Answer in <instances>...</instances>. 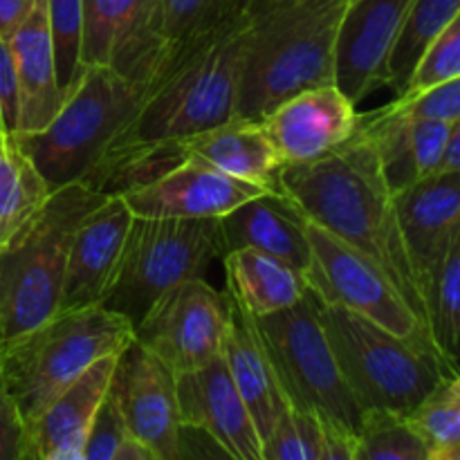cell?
I'll list each match as a JSON object with an SVG mask.
<instances>
[{
    "mask_svg": "<svg viewBox=\"0 0 460 460\" xmlns=\"http://www.w3.org/2000/svg\"><path fill=\"white\" fill-rule=\"evenodd\" d=\"M277 191L290 198L310 220L371 259L427 326L425 301L400 232L394 191L376 148L358 128L353 137L319 160L283 164Z\"/></svg>",
    "mask_w": 460,
    "mask_h": 460,
    "instance_id": "1",
    "label": "cell"
},
{
    "mask_svg": "<svg viewBox=\"0 0 460 460\" xmlns=\"http://www.w3.org/2000/svg\"><path fill=\"white\" fill-rule=\"evenodd\" d=\"M250 7L252 3L211 30L166 43L139 84L133 115L111 146L182 142L236 115Z\"/></svg>",
    "mask_w": 460,
    "mask_h": 460,
    "instance_id": "2",
    "label": "cell"
},
{
    "mask_svg": "<svg viewBox=\"0 0 460 460\" xmlns=\"http://www.w3.org/2000/svg\"><path fill=\"white\" fill-rule=\"evenodd\" d=\"M346 4L349 0H252L234 117L261 121L286 99L335 84Z\"/></svg>",
    "mask_w": 460,
    "mask_h": 460,
    "instance_id": "3",
    "label": "cell"
},
{
    "mask_svg": "<svg viewBox=\"0 0 460 460\" xmlns=\"http://www.w3.org/2000/svg\"><path fill=\"white\" fill-rule=\"evenodd\" d=\"M341 377L364 413L407 418L445 377L458 376L427 337H402L350 310L319 301Z\"/></svg>",
    "mask_w": 460,
    "mask_h": 460,
    "instance_id": "4",
    "label": "cell"
},
{
    "mask_svg": "<svg viewBox=\"0 0 460 460\" xmlns=\"http://www.w3.org/2000/svg\"><path fill=\"white\" fill-rule=\"evenodd\" d=\"M135 326L106 305L57 313L0 349V382L30 427L85 368L133 341Z\"/></svg>",
    "mask_w": 460,
    "mask_h": 460,
    "instance_id": "5",
    "label": "cell"
},
{
    "mask_svg": "<svg viewBox=\"0 0 460 460\" xmlns=\"http://www.w3.org/2000/svg\"><path fill=\"white\" fill-rule=\"evenodd\" d=\"M102 200L84 182L54 189L30 227L0 252V349L58 313L72 234Z\"/></svg>",
    "mask_w": 460,
    "mask_h": 460,
    "instance_id": "6",
    "label": "cell"
},
{
    "mask_svg": "<svg viewBox=\"0 0 460 460\" xmlns=\"http://www.w3.org/2000/svg\"><path fill=\"white\" fill-rule=\"evenodd\" d=\"M137 97L139 84L112 67L90 66L45 128L16 135L49 191L81 182L130 119Z\"/></svg>",
    "mask_w": 460,
    "mask_h": 460,
    "instance_id": "7",
    "label": "cell"
},
{
    "mask_svg": "<svg viewBox=\"0 0 460 460\" xmlns=\"http://www.w3.org/2000/svg\"><path fill=\"white\" fill-rule=\"evenodd\" d=\"M252 319L288 404L358 436L364 411L337 367L314 292L308 290L290 308Z\"/></svg>",
    "mask_w": 460,
    "mask_h": 460,
    "instance_id": "8",
    "label": "cell"
},
{
    "mask_svg": "<svg viewBox=\"0 0 460 460\" xmlns=\"http://www.w3.org/2000/svg\"><path fill=\"white\" fill-rule=\"evenodd\" d=\"M225 256L218 218H142L133 216L119 265L102 305L137 326L153 301L189 279H202Z\"/></svg>",
    "mask_w": 460,
    "mask_h": 460,
    "instance_id": "9",
    "label": "cell"
},
{
    "mask_svg": "<svg viewBox=\"0 0 460 460\" xmlns=\"http://www.w3.org/2000/svg\"><path fill=\"white\" fill-rule=\"evenodd\" d=\"M304 229L310 247L305 281L322 304L350 310L395 335L431 340L425 322L409 308L402 295L371 259L305 214Z\"/></svg>",
    "mask_w": 460,
    "mask_h": 460,
    "instance_id": "10",
    "label": "cell"
},
{
    "mask_svg": "<svg viewBox=\"0 0 460 460\" xmlns=\"http://www.w3.org/2000/svg\"><path fill=\"white\" fill-rule=\"evenodd\" d=\"M225 326V295L205 279H189L153 301L135 326V340L173 376H182L220 358Z\"/></svg>",
    "mask_w": 460,
    "mask_h": 460,
    "instance_id": "11",
    "label": "cell"
},
{
    "mask_svg": "<svg viewBox=\"0 0 460 460\" xmlns=\"http://www.w3.org/2000/svg\"><path fill=\"white\" fill-rule=\"evenodd\" d=\"M111 395L130 438L144 445L157 460H178L182 422L175 376L135 337L117 355Z\"/></svg>",
    "mask_w": 460,
    "mask_h": 460,
    "instance_id": "12",
    "label": "cell"
},
{
    "mask_svg": "<svg viewBox=\"0 0 460 460\" xmlns=\"http://www.w3.org/2000/svg\"><path fill=\"white\" fill-rule=\"evenodd\" d=\"M413 0H349L337 34L335 85L358 106L386 85V61Z\"/></svg>",
    "mask_w": 460,
    "mask_h": 460,
    "instance_id": "13",
    "label": "cell"
},
{
    "mask_svg": "<svg viewBox=\"0 0 460 460\" xmlns=\"http://www.w3.org/2000/svg\"><path fill=\"white\" fill-rule=\"evenodd\" d=\"M358 115V106L332 84L286 99L261 121L283 164H308L353 137Z\"/></svg>",
    "mask_w": 460,
    "mask_h": 460,
    "instance_id": "14",
    "label": "cell"
},
{
    "mask_svg": "<svg viewBox=\"0 0 460 460\" xmlns=\"http://www.w3.org/2000/svg\"><path fill=\"white\" fill-rule=\"evenodd\" d=\"M130 220L133 211L119 196L103 198L81 218L67 250L58 313L103 304L119 265Z\"/></svg>",
    "mask_w": 460,
    "mask_h": 460,
    "instance_id": "15",
    "label": "cell"
},
{
    "mask_svg": "<svg viewBox=\"0 0 460 460\" xmlns=\"http://www.w3.org/2000/svg\"><path fill=\"white\" fill-rule=\"evenodd\" d=\"M270 189L243 182L187 155L148 187L124 198L133 216L142 218H223L243 202Z\"/></svg>",
    "mask_w": 460,
    "mask_h": 460,
    "instance_id": "16",
    "label": "cell"
},
{
    "mask_svg": "<svg viewBox=\"0 0 460 460\" xmlns=\"http://www.w3.org/2000/svg\"><path fill=\"white\" fill-rule=\"evenodd\" d=\"M153 0H81V63L142 84L164 45L148 30Z\"/></svg>",
    "mask_w": 460,
    "mask_h": 460,
    "instance_id": "17",
    "label": "cell"
},
{
    "mask_svg": "<svg viewBox=\"0 0 460 460\" xmlns=\"http://www.w3.org/2000/svg\"><path fill=\"white\" fill-rule=\"evenodd\" d=\"M400 232L420 295L460 241V173L427 175L394 196Z\"/></svg>",
    "mask_w": 460,
    "mask_h": 460,
    "instance_id": "18",
    "label": "cell"
},
{
    "mask_svg": "<svg viewBox=\"0 0 460 460\" xmlns=\"http://www.w3.org/2000/svg\"><path fill=\"white\" fill-rule=\"evenodd\" d=\"M180 422L207 431L238 460H263V440L223 358L175 376Z\"/></svg>",
    "mask_w": 460,
    "mask_h": 460,
    "instance_id": "19",
    "label": "cell"
},
{
    "mask_svg": "<svg viewBox=\"0 0 460 460\" xmlns=\"http://www.w3.org/2000/svg\"><path fill=\"white\" fill-rule=\"evenodd\" d=\"M225 301H227V326H225L220 358L254 420L261 440H265L290 404L274 376L272 362L256 332L252 314L229 292H225Z\"/></svg>",
    "mask_w": 460,
    "mask_h": 460,
    "instance_id": "20",
    "label": "cell"
},
{
    "mask_svg": "<svg viewBox=\"0 0 460 460\" xmlns=\"http://www.w3.org/2000/svg\"><path fill=\"white\" fill-rule=\"evenodd\" d=\"M225 252L250 247L274 256L305 274L310 247L305 241L304 211L281 191H265L218 218Z\"/></svg>",
    "mask_w": 460,
    "mask_h": 460,
    "instance_id": "21",
    "label": "cell"
},
{
    "mask_svg": "<svg viewBox=\"0 0 460 460\" xmlns=\"http://www.w3.org/2000/svg\"><path fill=\"white\" fill-rule=\"evenodd\" d=\"M18 79V133H39L63 103L57 81L48 0H36L27 21L9 40Z\"/></svg>",
    "mask_w": 460,
    "mask_h": 460,
    "instance_id": "22",
    "label": "cell"
},
{
    "mask_svg": "<svg viewBox=\"0 0 460 460\" xmlns=\"http://www.w3.org/2000/svg\"><path fill=\"white\" fill-rule=\"evenodd\" d=\"M119 355V353H117ZM117 355L97 359L85 368L30 427L27 436L40 458L52 454L84 452L85 438L111 391Z\"/></svg>",
    "mask_w": 460,
    "mask_h": 460,
    "instance_id": "23",
    "label": "cell"
},
{
    "mask_svg": "<svg viewBox=\"0 0 460 460\" xmlns=\"http://www.w3.org/2000/svg\"><path fill=\"white\" fill-rule=\"evenodd\" d=\"M187 155L207 162L214 169L274 191L283 162L274 148L263 121L232 117L225 124L184 139Z\"/></svg>",
    "mask_w": 460,
    "mask_h": 460,
    "instance_id": "24",
    "label": "cell"
},
{
    "mask_svg": "<svg viewBox=\"0 0 460 460\" xmlns=\"http://www.w3.org/2000/svg\"><path fill=\"white\" fill-rule=\"evenodd\" d=\"M227 292L252 317H265L295 305L310 290L305 274L250 247L225 252Z\"/></svg>",
    "mask_w": 460,
    "mask_h": 460,
    "instance_id": "25",
    "label": "cell"
},
{
    "mask_svg": "<svg viewBox=\"0 0 460 460\" xmlns=\"http://www.w3.org/2000/svg\"><path fill=\"white\" fill-rule=\"evenodd\" d=\"M187 157L182 142L124 144L103 151L81 182L103 198H126L148 187Z\"/></svg>",
    "mask_w": 460,
    "mask_h": 460,
    "instance_id": "26",
    "label": "cell"
},
{
    "mask_svg": "<svg viewBox=\"0 0 460 460\" xmlns=\"http://www.w3.org/2000/svg\"><path fill=\"white\" fill-rule=\"evenodd\" d=\"M49 193L16 135L0 133V252L30 227Z\"/></svg>",
    "mask_w": 460,
    "mask_h": 460,
    "instance_id": "27",
    "label": "cell"
},
{
    "mask_svg": "<svg viewBox=\"0 0 460 460\" xmlns=\"http://www.w3.org/2000/svg\"><path fill=\"white\" fill-rule=\"evenodd\" d=\"M458 16L460 0H413L386 61V85L395 97L404 93L418 58L431 40Z\"/></svg>",
    "mask_w": 460,
    "mask_h": 460,
    "instance_id": "28",
    "label": "cell"
},
{
    "mask_svg": "<svg viewBox=\"0 0 460 460\" xmlns=\"http://www.w3.org/2000/svg\"><path fill=\"white\" fill-rule=\"evenodd\" d=\"M429 335L440 353L456 364L460 340V241L449 247L443 263L422 292Z\"/></svg>",
    "mask_w": 460,
    "mask_h": 460,
    "instance_id": "29",
    "label": "cell"
},
{
    "mask_svg": "<svg viewBox=\"0 0 460 460\" xmlns=\"http://www.w3.org/2000/svg\"><path fill=\"white\" fill-rule=\"evenodd\" d=\"M252 0H153L148 30L162 45L229 21Z\"/></svg>",
    "mask_w": 460,
    "mask_h": 460,
    "instance_id": "30",
    "label": "cell"
},
{
    "mask_svg": "<svg viewBox=\"0 0 460 460\" xmlns=\"http://www.w3.org/2000/svg\"><path fill=\"white\" fill-rule=\"evenodd\" d=\"M407 425L429 452L460 445V377L449 376L409 413Z\"/></svg>",
    "mask_w": 460,
    "mask_h": 460,
    "instance_id": "31",
    "label": "cell"
},
{
    "mask_svg": "<svg viewBox=\"0 0 460 460\" xmlns=\"http://www.w3.org/2000/svg\"><path fill=\"white\" fill-rule=\"evenodd\" d=\"M355 460H429V449L404 418L364 413L355 436Z\"/></svg>",
    "mask_w": 460,
    "mask_h": 460,
    "instance_id": "32",
    "label": "cell"
},
{
    "mask_svg": "<svg viewBox=\"0 0 460 460\" xmlns=\"http://www.w3.org/2000/svg\"><path fill=\"white\" fill-rule=\"evenodd\" d=\"M48 18L58 90L66 99L85 72L81 63V0H48Z\"/></svg>",
    "mask_w": 460,
    "mask_h": 460,
    "instance_id": "33",
    "label": "cell"
},
{
    "mask_svg": "<svg viewBox=\"0 0 460 460\" xmlns=\"http://www.w3.org/2000/svg\"><path fill=\"white\" fill-rule=\"evenodd\" d=\"M322 427L313 413L288 407L263 440V460H317Z\"/></svg>",
    "mask_w": 460,
    "mask_h": 460,
    "instance_id": "34",
    "label": "cell"
},
{
    "mask_svg": "<svg viewBox=\"0 0 460 460\" xmlns=\"http://www.w3.org/2000/svg\"><path fill=\"white\" fill-rule=\"evenodd\" d=\"M452 79H460V16L454 18L422 52L404 93H422Z\"/></svg>",
    "mask_w": 460,
    "mask_h": 460,
    "instance_id": "35",
    "label": "cell"
},
{
    "mask_svg": "<svg viewBox=\"0 0 460 460\" xmlns=\"http://www.w3.org/2000/svg\"><path fill=\"white\" fill-rule=\"evenodd\" d=\"M126 436L128 434H126L124 418H121L117 402L108 391L106 400H103L102 409H99L97 418L90 427L88 438H85L84 460H112Z\"/></svg>",
    "mask_w": 460,
    "mask_h": 460,
    "instance_id": "36",
    "label": "cell"
},
{
    "mask_svg": "<svg viewBox=\"0 0 460 460\" xmlns=\"http://www.w3.org/2000/svg\"><path fill=\"white\" fill-rule=\"evenodd\" d=\"M413 117L429 121H460V79H452L422 93H404Z\"/></svg>",
    "mask_w": 460,
    "mask_h": 460,
    "instance_id": "37",
    "label": "cell"
},
{
    "mask_svg": "<svg viewBox=\"0 0 460 460\" xmlns=\"http://www.w3.org/2000/svg\"><path fill=\"white\" fill-rule=\"evenodd\" d=\"M27 445H30V436H27L25 422L21 420L0 382V460H22Z\"/></svg>",
    "mask_w": 460,
    "mask_h": 460,
    "instance_id": "38",
    "label": "cell"
},
{
    "mask_svg": "<svg viewBox=\"0 0 460 460\" xmlns=\"http://www.w3.org/2000/svg\"><path fill=\"white\" fill-rule=\"evenodd\" d=\"M18 79L9 43L0 40V133H18Z\"/></svg>",
    "mask_w": 460,
    "mask_h": 460,
    "instance_id": "39",
    "label": "cell"
},
{
    "mask_svg": "<svg viewBox=\"0 0 460 460\" xmlns=\"http://www.w3.org/2000/svg\"><path fill=\"white\" fill-rule=\"evenodd\" d=\"M178 460H238L216 438L198 427L182 425L178 438Z\"/></svg>",
    "mask_w": 460,
    "mask_h": 460,
    "instance_id": "40",
    "label": "cell"
},
{
    "mask_svg": "<svg viewBox=\"0 0 460 460\" xmlns=\"http://www.w3.org/2000/svg\"><path fill=\"white\" fill-rule=\"evenodd\" d=\"M319 427H322V438H319L317 460H355L353 434L328 420H319Z\"/></svg>",
    "mask_w": 460,
    "mask_h": 460,
    "instance_id": "41",
    "label": "cell"
},
{
    "mask_svg": "<svg viewBox=\"0 0 460 460\" xmlns=\"http://www.w3.org/2000/svg\"><path fill=\"white\" fill-rule=\"evenodd\" d=\"M36 0H0V40L9 43L18 27L27 21Z\"/></svg>",
    "mask_w": 460,
    "mask_h": 460,
    "instance_id": "42",
    "label": "cell"
},
{
    "mask_svg": "<svg viewBox=\"0 0 460 460\" xmlns=\"http://www.w3.org/2000/svg\"><path fill=\"white\" fill-rule=\"evenodd\" d=\"M436 173L440 175L460 173V124L454 126L452 135H449L447 146H445L438 166H436Z\"/></svg>",
    "mask_w": 460,
    "mask_h": 460,
    "instance_id": "43",
    "label": "cell"
},
{
    "mask_svg": "<svg viewBox=\"0 0 460 460\" xmlns=\"http://www.w3.org/2000/svg\"><path fill=\"white\" fill-rule=\"evenodd\" d=\"M112 460H157L153 456L151 452H148L144 445H139L137 440L130 438V436H126L124 440H121L119 449H117L115 458Z\"/></svg>",
    "mask_w": 460,
    "mask_h": 460,
    "instance_id": "44",
    "label": "cell"
},
{
    "mask_svg": "<svg viewBox=\"0 0 460 460\" xmlns=\"http://www.w3.org/2000/svg\"><path fill=\"white\" fill-rule=\"evenodd\" d=\"M22 460H40V456L39 454H36V449H34V445H27V449H25V454H22Z\"/></svg>",
    "mask_w": 460,
    "mask_h": 460,
    "instance_id": "45",
    "label": "cell"
}]
</instances>
